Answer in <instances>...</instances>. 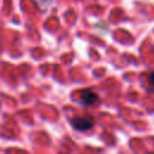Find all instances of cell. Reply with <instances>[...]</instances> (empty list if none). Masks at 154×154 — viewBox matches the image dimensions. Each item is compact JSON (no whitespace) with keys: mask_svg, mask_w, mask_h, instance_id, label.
I'll return each mask as SVG.
<instances>
[{"mask_svg":"<svg viewBox=\"0 0 154 154\" xmlns=\"http://www.w3.org/2000/svg\"><path fill=\"white\" fill-rule=\"evenodd\" d=\"M149 81H150L152 85L154 87V72H153V73H150V76H149Z\"/></svg>","mask_w":154,"mask_h":154,"instance_id":"3957f363","label":"cell"},{"mask_svg":"<svg viewBox=\"0 0 154 154\" xmlns=\"http://www.w3.org/2000/svg\"><path fill=\"white\" fill-rule=\"evenodd\" d=\"M79 99H81V102H82L84 106H91V105H94L95 102H97V100H99V99H97V95H96L94 91L89 90V89L82 90Z\"/></svg>","mask_w":154,"mask_h":154,"instance_id":"7a4b0ae2","label":"cell"},{"mask_svg":"<svg viewBox=\"0 0 154 154\" xmlns=\"http://www.w3.org/2000/svg\"><path fill=\"white\" fill-rule=\"evenodd\" d=\"M71 124H72V126L76 129V130H79V131H87V130H89L91 126H93V124H94V122H93V119L90 118V117H77V118H73L72 120H71Z\"/></svg>","mask_w":154,"mask_h":154,"instance_id":"6da1fadb","label":"cell"}]
</instances>
